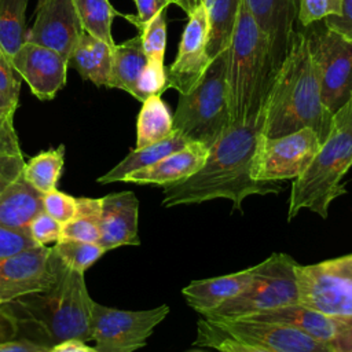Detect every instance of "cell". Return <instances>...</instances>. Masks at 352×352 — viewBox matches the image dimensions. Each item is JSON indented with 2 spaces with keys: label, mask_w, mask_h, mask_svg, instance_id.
I'll return each mask as SVG.
<instances>
[{
  "label": "cell",
  "mask_w": 352,
  "mask_h": 352,
  "mask_svg": "<svg viewBox=\"0 0 352 352\" xmlns=\"http://www.w3.org/2000/svg\"><path fill=\"white\" fill-rule=\"evenodd\" d=\"M298 302L333 316L352 315V253L297 265Z\"/></svg>",
  "instance_id": "52a82bcc"
},
{
  "label": "cell",
  "mask_w": 352,
  "mask_h": 352,
  "mask_svg": "<svg viewBox=\"0 0 352 352\" xmlns=\"http://www.w3.org/2000/svg\"><path fill=\"white\" fill-rule=\"evenodd\" d=\"M52 249L66 267L82 274L106 253V249L99 243L74 239H59Z\"/></svg>",
  "instance_id": "4dcf8cb0"
},
{
  "label": "cell",
  "mask_w": 352,
  "mask_h": 352,
  "mask_svg": "<svg viewBox=\"0 0 352 352\" xmlns=\"http://www.w3.org/2000/svg\"><path fill=\"white\" fill-rule=\"evenodd\" d=\"M100 198H77L76 216L62 226L60 239L99 243Z\"/></svg>",
  "instance_id": "f546056e"
},
{
  "label": "cell",
  "mask_w": 352,
  "mask_h": 352,
  "mask_svg": "<svg viewBox=\"0 0 352 352\" xmlns=\"http://www.w3.org/2000/svg\"><path fill=\"white\" fill-rule=\"evenodd\" d=\"M136 4V15H124L131 23H133L138 30L150 22L158 12L166 10L172 0H133Z\"/></svg>",
  "instance_id": "60d3db41"
},
{
  "label": "cell",
  "mask_w": 352,
  "mask_h": 352,
  "mask_svg": "<svg viewBox=\"0 0 352 352\" xmlns=\"http://www.w3.org/2000/svg\"><path fill=\"white\" fill-rule=\"evenodd\" d=\"M253 276L254 267H250L223 276L194 280L182 290V294L192 309L204 315L242 293L252 283Z\"/></svg>",
  "instance_id": "d6986e66"
},
{
  "label": "cell",
  "mask_w": 352,
  "mask_h": 352,
  "mask_svg": "<svg viewBox=\"0 0 352 352\" xmlns=\"http://www.w3.org/2000/svg\"><path fill=\"white\" fill-rule=\"evenodd\" d=\"M166 88L168 80L164 62L147 60L136 84L135 99H138L139 102H144L150 96L161 95Z\"/></svg>",
  "instance_id": "e575fe53"
},
{
  "label": "cell",
  "mask_w": 352,
  "mask_h": 352,
  "mask_svg": "<svg viewBox=\"0 0 352 352\" xmlns=\"http://www.w3.org/2000/svg\"><path fill=\"white\" fill-rule=\"evenodd\" d=\"M227 50L213 58L201 80L187 94H179L173 114V131L188 142L208 148L230 121L227 87Z\"/></svg>",
  "instance_id": "5b68a950"
},
{
  "label": "cell",
  "mask_w": 352,
  "mask_h": 352,
  "mask_svg": "<svg viewBox=\"0 0 352 352\" xmlns=\"http://www.w3.org/2000/svg\"><path fill=\"white\" fill-rule=\"evenodd\" d=\"M338 331L330 342L333 352H352V315L337 316Z\"/></svg>",
  "instance_id": "ee69618b"
},
{
  "label": "cell",
  "mask_w": 352,
  "mask_h": 352,
  "mask_svg": "<svg viewBox=\"0 0 352 352\" xmlns=\"http://www.w3.org/2000/svg\"><path fill=\"white\" fill-rule=\"evenodd\" d=\"M190 142L179 132L173 131L168 138L148 144L142 148H133L124 160H121L114 168H111L107 173L98 177V183L109 184L116 182H122L124 177L135 170L143 169L162 160L164 157L186 147Z\"/></svg>",
  "instance_id": "603a6c76"
},
{
  "label": "cell",
  "mask_w": 352,
  "mask_h": 352,
  "mask_svg": "<svg viewBox=\"0 0 352 352\" xmlns=\"http://www.w3.org/2000/svg\"><path fill=\"white\" fill-rule=\"evenodd\" d=\"M320 139L311 128L261 139L252 169V179L258 183H276L301 176L320 148Z\"/></svg>",
  "instance_id": "30bf717a"
},
{
  "label": "cell",
  "mask_w": 352,
  "mask_h": 352,
  "mask_svg": "<svg viewBox=\"0 0 352 352\" xmlns=\"http://www.w3.org/2000/svg\"><path fill=\"white\" fill-rule=\"evenodd\" d=\"M65 164V146L59 144L38 153L25 162L22 177L38 192L45 194L56 188Z\"/></svg>",
  "instance_id": "4316f807"
},
{
  "label": "cell",
  "mask_w": 352,
  "mask_h": 352,
  "mask_svg": "<svg viewBox=\"0 0 352 352\" xmlns=\"http://www.w3.org/2000/svg\"><path fill=\"white\" fill-rule=\"evenodd\" d=\"M342 8L341 0H300L297 22L309 28L331 15H340Z\"/></svg>",
  "instance_id": "d590c367"
},
{
  "label": "cell",
  "mask_w": 352,
  "mask_h": 352,
  "mask_svg": "<svg viewBox=\"0 0 352 352\" xmlns=\"http://www.w3.org/2000/svg\"><path fill=\"white\" fill-rule=\"evenodd\" d=\"M208 18L202 3L188 15V22L182 33L175 60L166 70L168 88L187 94L201 80L210 58L206 52Z\"/></svg>",
  "instance_id": "4fadbf2b"
},
{
  "label": "cell",
  "mask_w": 352,
  "mask_h": 352,
  "mask_svg": "<svg viewBox=\"0 0 352 352\" xmlns=\"http://www.w3.org/2000/svg\"><path fill=\"white\" fill-rule=\"evenodd\" d=\"M43 212L50 214L60 224H66L76 216L77 198L55 188L43 194Z\"/></svg>",
  "instance_id": "8d00e7d4"
},
{
  "label": "cell",
  "mask_w": 352,
  "mask_h": 352,
  "mask_svg": "<svg viewBox=\"0 0 352 352\" xmlns=\"http://www.w3.org/2000/svg\"><path fill=\"white\" fill-rule=\"evenodd\" d=\"M50 345L29 338H12L0 344V352H48Z\"/></svg>",
  "instance_id": "f6af8a7d"
},
{
  "label": "cell",
  "mask_w": 352,
  "mask_h": 352,
  "mask_svg": "<svg viewBox=\"0 0 352 352\" xmlns=\"http://www.w3.org/2000/svg\"><path fill=\"white\" fill-rule=\"evenodd\" d=\"M21 80L12 67L11 58L0 47V106L15 114L19 102Z\"/></svg>",
  "instance_id": "836d02e7"
},
{
  "label": "cell",
  "mask_w": 352,
  "mask_h": 352,
  "mask_svg": "<svg viewBox=\"0 0 352 352\" xmlns=\"http://www.w3.org/2000/svg\"><path fill=\"white\" fill-rule=\"evenodd\" d=\"M140 36H135L113 48L109 88H117L135 98L138 80L147 63Z\"/></svg>",
  "instance_id": "cb8c5ba5"
},
{
  "label": "cell",
  "mask_w": 352,
  "mask_h": 352,
  "mask_svg": "<svg viewBox=\"0 0 352 352\" xmlns=\"http://www.w3.org/2000/svg\"><path fill=\"white\" fill-rule=\"evenodd\" d=\"M81 33L74 0H44L36 7V18L25 41L55 50L67 59Z\"/></svg>",
  "instance_id": "9a60e30c"
},
{
  "label": "cell",
  "mask_w": 352,
  "mask_h": 352,
  "mask_svg": "<svg viewBox=\"0 0 352 352\" xmlns=\"http://www.w3.org/2000/svg\"><path fill=\"white\" fill-rule=\"evenodd\" d=\"M0 154L23 155L16 131L14 128V114L0 106Z\"/></svg>",
  "instance_id": "ab89813d"
},
{
  "label": "cell",
  "mask_w": 352,
  "mask_h": 352,
  "mask_svg": "<svg viewBox=\"0 0 352 352\" xmlns=\"http://www.w3.org/2000/svg\"><path fill=\"white\" fill-rule=\"evenodd\" d=\"M16 74L40 100H51L66 85L69 63L55 50L25 41L11 56Z\"/></svg>",
  "instance_id": "5bb4252c"
},
{
  "label": "cell",
  "mask_w": 352,
  "mask_h": 352,
  "mask_svg": "<svg viewBox=\"0 0 352 352\" xmlns=\"http://www.w3.org/2000/svg\"><path fill=\"white\" fill-rule=\"evenodd\" d=\"M242 0H204L201 1L208 18L206 52L210 59L230 45Z\"/></svg>",
  "instance_id": "d4e9b609"
},
{
  "label": "cell",
  "mask_w": 352,
  "mask_h": 352,
  "mask_svg": "<svg viewBox=\"0 0 352 352\" xmlns=\"http://www.w3.org/2000/svg\"><path fill=\"white\" fill-rule=\"evenodd\" d=\"M352 166V96L331 118L329 135L307 170L294 179L287 219L309 209L326 219L331 201L346 192L342 177Z\"/></svg>",
  "instance_id": "3957f363"
},
{
  "label": "cell",
  "mask_w": 352,
  "mask_h": 352,
  "mask_svg": "<svg viewBox=\"0 0 352 352\" xmlns=\"http://www.w3.org/2000/svg\"><path fill=\"white\" fill-rule=\"evenodd\" d=\"M19 320L8 307H0V344L18 337Z\"/></svg>",
  "instance_id": "bcb514c9"
},
{
  "label": "cell",
  "mask_w": 352,
  "mask_h": 352,
  "mask_svg": "<svg viewBox=\"0 0 352 352\" xmlns=\"http://www.w3.org/2000/svg\"><path fill=\"white\" fill-rule=\"evenodd\" d=\"M198 1H199V3H201V1H204V0H198Z\"/></svg>",
  "instance_id": "816d5d0a"
},
{
  "label": "cell",
  "mask_w": 352,
  "mask_h": 352,
  "mask_svg": "<svg viewBox=\"0 0 352 352\" xmlns=\"http://www.w3.org/2000/svg\"><path fill=\"white\" fill-rule=\"evenodd\" d=\"M248 319L254 322H267V323H279L286 324L294 329H298L308 336L330 344L338 331V319L333 315H326L319 311L304 307L302 304H290L268 309L260 314L250 315Z\"/></svg>",
  "instance_id": "ffe728a7"
},
{
  "label": "cell",
  "mask_w": 352,
  "mask_h": 352,
  "mask_svg": "<svg viewBox=\"0 0 352 352\" xmlns=\"http://www.w3.org/2000/svg\"><path fill=\"white\" fill-rule=\"evenodd\" d=\"M0 307H1V305H0Z\"/></svg>",
  "instance_id": "f5cc1de1"
},
{
  "label": "cell",
  "mask_w": 352,
  "mask_h": 352,
  "mask_svg": "<svg viewBox=\"0 0 352 352\" xmlns=\"http://www.w3.org/2000/svg\"><path fill=\"white\" fill-rule=\"evenodd\" d=\"M305 34L319 70L323 104L334 114L352 96V40L324 25Z\"/></svg>",
  "instance_id": "9c48e42d"
},
{
  "label": "cell",
  "mask_w": 352,
  "mask_h": 352,
  "mask_svg": "<svg viewBox=\"0 0 352 352\" xmlns=\"http://www.w3.org/2000/svg\"><path fill=\"white\" fill-rule=\"evenodd\" d=\"M243 1L268 40L271 67L275 76L282 62L285 60L296 34L300 0Z\"/></svg>",
  "instance_id": "2e32d148"
},
{
  "label": "cell",
  "mask_w": 352,
  "mask_h": 352,
  "mask_svg": "<svg viewBox=\"0 0 352 352\" xmlns=\"http://www.w3.org/2000/svg\"><path fill=\"white\" fill-rule=\"evenodd\" d=\"M298 263L286 253H274L254 265L252 283L238 296L227 300L204 316L248 318L268 309L298 302L296 268Z\"/></svg>",
  "instance_id": "8992f818"
},
{
  "label": "cell",
  "mask_w": 352,
  "mask_h": 352,
  "mask_svg": "<svg viewBox=\"0 0 352 352\" xmlns=\"http://www.w3.org/2000/svg\"><path fill=\"white\" fill-rule=\"evenodd\" d=\"M36 246L28 230H11L0 226V258Z\"/></svg>",
  "instance_id": "f35d334b"
},
{
  "label": "cell",
  "mask_w": 352,
  "mask_h": 352,
  "mask_svg": "<svg viewBox=\"0 0 352 352\" xmlns=\"http://www.w3.org/2000/svg\"><path fill=\"white\" fill-rule=\"evenodd\" d=\"M264 109V138L311 128L323 143L329 135L333 114L323 104L319 70L304 32L296 30L292 47L272 78Z\"/></svg>",
  "instance_id": "6da1fadb"
},
{
  "label": "cell",
  "mask_w": 352,
  "mask_h": 352,
  "mask_svg": "<svg viewBox=\"0 0 352 352\" xmlns=\"http://www.w3.org/2000/svg\"><path fill=\"white\" fill-rule=\"evenodd\" d=\"M23 166V155L0 154V194L22 175Z\"/></svg>",
  "instance_id": "b9f144b4"
},
{
  "label": "cell",
  "mask_w": 352,
  "mask_h": 352,
  "mask_svg": "<svg viewBox=\"0 0 352 352\" xmlns=\"http://www.w3.org/2000/svg\"><path fill=\"white\" fill-rule=\"evenodd\" d=\"M29 0H0V47L11 58L25 43Z\"/></svg>",
  "instance_id": "f1b7e54d"
},
{
  "label": "cell",
  "mask_w": 352,
  "mask_h": 352,
  "mask_svg": "<svg viewBox=\"0 0 352 352\" xmlns=\"http://www.w3.org/2000/svg\"><path fill=\"white\" fill-rule=\"evenodd\" d=\"M173 132V114L161 95H154L142 102L136 120V147L142 148L168 138Z\"/></svg>",
  "instance_id": "484cf974"
},
{
  "label": "cell",
  "mask_w": 352,
  "mask_h": 352,
  "mask_svg": "<svg viewBox=\"0 0 352 352\" xmlns=\"http://www.w3.org/2000/svg\"><path fill=\"white\" fill-rule=\"evenodd\" d=\"M194 344L210 346L219 352H271L260 345L245 342L228 336L206 318L198 322V337Z\"/></svg>",
  "instance_id": "1f68e13d"
},
{
  "label": "cell",
  "mask_w": 352,
  "mask_h": 352,
  "mask_svg": "<svg viewBox=\"0 0 352 352\" xmlns=\"http://www.w3.org/2000/svg\"><path fill=\"white\" fill-rule=\"evenodd\" d=\"M173 4L179 6L187 15H190L194 11V8L199 4V1L198 0H175Z\"/></svg>",
  "instance_id": "c3c4849f"
},
{
  "label": "cell",
  "mask_w": 352,
  "mask_h": 352,
  "mask_svg": "<svg viewBox=\"0 0 352 352\" xmlns=\"http://www.w3.org/2000/svg\"><path fill=\"white\" fill-rule=\"evenodd\" d=\"M342 8L340 15H331L323 19V25L344 36L348 40H352V0H341Z\"/></svg>",
  "instance_id": "7bdbcfd3"
},
{
  "label": "cell",
  "mask_w": 352,
  "mask_h": 352,
  "mask_svg": "<svg viewBox=\"0 0 352 352\" xmlns=\"http://www.w3.org/2000/svg\"><path fill=\"white\" fill-rule=\"evenodd\" d=\"M74 7L82 32L114 47L111 26L116 15H120L110 0H74Z\"/></svg>",
  "instance_id": "83f0119b"
},
{
  "label": "cell",
  "mask_w": 352,
  "mask_h": 352,
  "mask_svg": "<svg viewBox=\"0 0 352 352\" xmlns=\"http://www.w3.org/2000/svg\"><path fill=\"white\" fill-rule=\"evenodd\" d=\"M227 55L230 120L238 121L264 109L274 78L268 40L243 0Z\"/></svg>",
  "instance_id": "277c9868"
},
{
  "label": "cell",
  "mask_w": 352,
  "mask_h": 352,
  "mask_svg": "<svg viewBox=\"0 0 352 352\" xmlns=\"http://www.w3.org/2000/svg\"><path fill=\"white\" fill-rule=\"evenodd\" d=\"M168 305L125 311L94 302L91 340L99 352H135L143 348L153 330L169 314Z\"/></svg>",
  "instance_id": "ba28073f"
},
{
  "label": "cell",
  "mask_w": 352,
  "mask_h": 352,
  "mask_svg": "<svg viewBox=\"0 0 352 352\" xmlns=\"http://www.w3.org/2000/svg\"><path fill=\"white\" fill-rule=\"evenodd\" d=\"M62 226L45 212L38 213L29 224L28 231L33 242L38 246H47L55 243L62 238Z\"/></svg>",
  "instance_id": "74e56055"
},
{
  "label": "cell",
  "mask_w": 352,
  "mask_h": 352,
  "mask_svg": "<svg viewBox=\"0 0 352 352\" xmlns=\"http://www.w3.org/2000/svg\"><path fill=\"white\" fill-rule=\"evenodd\" d=\"M139 36L148 60L164 62L166 48V10L158 12L139 29Z\"/></svg>",
  "instance_id": "d6a6232c"
},
{
  "label": "cell",
  "mask_w": 352,
  "mask_h": 352,
  "mask_svg": "<svg viewBox=\"0 0 352 352\" xmlns=\"http://www.w3.org/2000/svg\"><path fill=\"white\" fill-rule=\"evenodd\" d=\"M192 352H201V351H192Z\"/></svg>",
  "instance_id": "f907efd6"
},
{
  "label": "cell",
  "mask_w": 352,
  "mask_h": 352,
  "mask_svg": "<svg viewBox=\"0 0 352 352\" xmlns=\"http://www.w3.org/2000/svg\"><path fill=\"white\" fill-rule=\"evenodd\" d=\"M209 148L198 142H190L186 147L164 157L155 164L135 170L124 177V183L169 186L180 183L197 173L208 158Z\"/></svg>",
  "instance_id": "ac0fdd59"
},
{
  "label": "cell",
  "mask_w": 352,
  "mask_h": 352,
  "mask_svg": "<svg viewBox=\"0 0 352 352\" xmlns=\"http://www.w3.org/2000/svg\"><path fill=\"white\" fill-rule=\"evenodd\" d=\"M94 302L84 274L70 270L56 257V276L47 289L4 305L18 320L23 319L38 327L51 346L73 338L91 340Z\"/></svg>",
  "instance_id": "7a4b0ae2"
},
{
  "label": "cell",
  "mask_w": 352,
  "mask_h": 352,
  "mask_svg": "<svg viewBox=\"0 0 352 352\" xmlns=\"http://www.w3.org/2000/svg\"><path fill=\"white\" fill-rule=\"evenodd\" d=\"M43 212V194L32 187L22 175L0 194V226L28 230L30 221Z\"/></svg>",
  "instance_id": "7402d4cb"
},
{
  "label": "cell",
  "mask_w": 352,
  "mask_h": 352,
  "mask_svg": "<svg viewBox=\"0 0 352 352\" xmlns=\"http://www.w3.org/2000/svg\"><path fill=\"white\" fill-rule=\"evenodd\" d=\"M43 1H44V0H37V6H40Z\"/></svg>",
  "instance_id": "681fc988"
},
{
  "label": "cell",
  "mask_w": 352,
  "mask_h": 352,
  "mask_svg": "<svg viewBox=\"0 0 352 352\" xmlns=\"http://www.w3.org/2000/svg\"><path fill=\"white\" fill-rule=\"evenodd\" d=\"M138 221L139 199L135 192L121 191L104 195L100 198L99 245L106 252L125 245H139Z\"/></svg>",
  "instance_id": "e0dca14e"
},
{
  "label": "cell",
  "mask_w": 352,
  "mask_h": 352,
  "mask_svg": "<svg viewBox=\"0 0 352 352\" xmlns=\"http://www.w3.org/2000/svg\"><path fill=\"white\" fill-rule=\"evenodd\" d=\"M56 276V254L48 246H32L0 258V305L47 289Z\"/></svg>",
  "instance_id": "8fae6325"
},
{
  "label": "cell",
  "mask_w": 352,
  "mask_h": 352,
  "mask_svg": "<svg viewBox=\"0 0 352 352\" xmlns=\"http://www.w3.org/2000/svg\"><path fill=\"white\" fill-rule=\"evenodd\" d=\"M228 336L260 345L271 352H333L330 344L319 341L307 333L279 323L254 322L223 316H204Z\"/></svg>",
  "instance_id": "7c38bea8"
},
{
  "label": "cell",
  "mask_w": 352,
  "mask_h": 352,
  "mask_svg": "<svg viewBox=\"0 0 352 352\" xmlns=\"http://www.w3.org/2000/svg\"><path fill=\"white\" fill-rule=\"evenodd\" d=\"M113 48L107 43L82 32L67 58L69 67H73L82 80L91 81L96 87L109 88Z\"/></svg>",
  "instance_id": "44dd1931"
},
{
  "label": "cell",
  "mask_w": 352,
  "mask_h": 352,
  "mask_svg": "<svg viewBox=\"0 0 352 352\" xmlns=\"http://www.w3.org/2000/svg\"><path fill=\"white\" fill-rule=\"evenodd\" d=\"M87 341L81 340H66L50 346L48 352H99L95 346H89L85 344Z\"/></svg>",
  "instance_id": "7dc6e473"
}]
</instances>
